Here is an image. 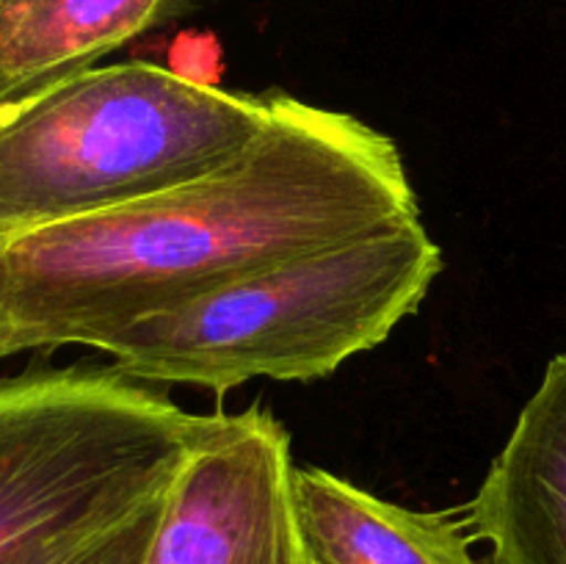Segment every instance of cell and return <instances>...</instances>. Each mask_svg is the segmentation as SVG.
<instances>
[{"instance_id": "cell-8", "label": "cell", "mask_w": 566, "mask_h": 564, "mask_svg": "<svg viewBox=\"0 0 566 564\" xmlns=\"http://www.w3.org/2000/svg\"><path fill=\"white\" fill-rule=\"evenodd\" d=\"M205 0H0V105L97 66Z\"/></svg>"}, {"instance_id": "cell-4", "label": "cell", "mask_w": 566, "mask_h": 564, "mask_svg": "<svg viewBox=\"0 0 566 564\" xmlns=\"http://www.w3.org/2000/svg\"><path fill=\"white\" fill-rule=\"evenodd\" d=\"M210 424L114 365L0 376V564L169 484Z\"/></svg>"}, {"instance_id": "cell-9", "label": "cell", "mask_w": 566, "mask_h": 564, "mask_svg": "<svg viewBox=\"0 0 566 564\" xmlns=\"http://www.w3.org/2000/svg\"><path fill=\"white\" fill-rule=\"evenodd\" d=\"M169 487L171 481L122 512L53 536L14 564H144Z\"/></svg>"}, {"instance_id": "cell-1", "label": "cell", "mask_w": 566, "mask_h": 564, "mask_svg": "<svg viewBox=\"0 0 566 564\" xmlns=\"http://www.w3.org/2000/svg\"><path fill=\"white\" fill-rule=\"evenodd\" d=\"M412 219L390 136L276 92L258 138L210 175L0 238V315L17 352L103 348L136 321Z\"/></svg>"}, {"instance_id": "cell-10", "label": "cell", "mask_w": 566, "mask_h": 564, "mask_svg": "<svg viewBox=\"0 0 566 564\" xmlns=\"http://www.w3.org/2000/svg\"><path fill=\"white\" fill-rule=\"evenodd\" d=\"M224 55L221 42L210 31H182L169 48V64L166 70L177 77L199 86H221V72H224Z\"/></svg>"}, {"instance_id": "cell-7", "label": "cell", "mask_w": 566, "mask_h": 564, "mask_svg": "<svg viewBox=\"0 0 566 564\" xmlns=\"http://www.w3.org/2000/svg\"><path fill=\"white\" fill-rule=\"evenodd\" d=\"M293 512L307 564H484L464 520L415 512L329 470H293Z\"/></svg>"}, {"instance_id": "cell-11", "label": "cell", "mask_w": 566, "mask_h": 564, "mask_svg": "<svg viewBox=\"0 0 566 564\" xmlns=\"http://www.w3.org/2000/svg\"><path fill=\"white\" fill-rule=\"evenodd\" d=\"M11 354H20V352H17V343H14V335H11V326L6 324V318L0 315V359L11 357Z\"/></svg>"}, {"instance_id": "cell-5", "label": "cell", "mask_w": 566, "mask_h": 564, "mask_svg": "<svg viewBox=\"0 0 566 564\" xmlns=\"http://www.w3.org/2000/svg\"><path fill=\"white\" fill-rule=\"evenodd\" d=\"M291 437L265 407L216 412L171 479L144 564H307Z\"/></svg>"}, {"instance_id": "cell-2", "label": "cell", "mask_w": 566, "mask_h": 564, "mask_svg": "<svg viewBox=\"0 0 566 564\" xmlns=\"http://www.w3.org/2000/svg\"><path fill=\"white\" fill-rule=\"evenodd\" d=\"M442 271L423 221L348 238L136 321L99 352L138 382L224 396L249 379L310 382L376 348Z\"/></svg>"}, {"instance_id": "cell-3", "label": "cell", "mask_w": 566, "mask_h": 564, "mask_svg": "<svg viewBox=\"0 0 566 564\" xmlns=\"http://www.w3.org/2000/svg\"><path fill=\"white\" fill-rule=\"evenodd\" d=\"M269 114L271 94L199 86L149 61L92 66L0 105V238L210 175Z\"/></svg>"}, {"instance_id": "cell-6", "label": "cell", "mask_w": 566, "mask_h": 564, "mask_svg": "<svg viewBox=\"0 0 566 564\" xmlns=\"http://www.w3.org/2000/svg\"><path fill=\"white\" fill-rule=\"evenodd\" d=\"M464 529L490 542V564H566V352L547 363Z\"/></svg>"}]
</instances>
